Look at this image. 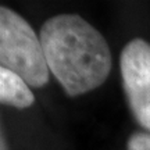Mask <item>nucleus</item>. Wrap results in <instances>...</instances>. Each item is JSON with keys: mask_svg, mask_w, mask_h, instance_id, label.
Instances as JSON below:
<instances>
[{"mask_svg": "<svg viewBox=\"0 0 150 150\" xmlns=\"http://www.w3.org/2000/svg\"><path fill=\"white\" fill-rule=\"evenodd\" d=\"M0 64L32 88L49 82V65L40 38L20 14L0 7Z\"/></svg>", "mask_w": 150, "mask_h": 150, "instance_id": "2", "label": "nucleus"}, {"mask_svg": "<svg viewBox=\"0 0 150 150\" xmlns=\"http://www.w3.org/2000/svg\"><path fill=\"white\" fill-rule=\"evenodd\" d=\"M120 71L129 110L150 134V43L129 40L120 54Z\"/></svg>", "mask_w": 150, "mask_h": 150, "instance_id": "3", "label": "nucleus"}, {"mask_svg": "<svg viewBox=\"0 0 150 150\" xmlns=\"http://www.w3.org/2000/svg\"><path fill=\"white\" fill-rule=\"evenodd\" d=\"M0 102L16 108H28L33 104L35 96L20 75L0 68Z\"/></svg>", "mask_w": 150, "mask_h": 150, "instance_id": "4", "label": "nucleus"}, {"mask_svg": "<svg viewBox=\"0 0 150 150\" xmlns=\"http://www.w3.org/2000/svg\"><path fill=\"white\" fill-rule=\"evenodd\" d=\"M1 150H8V149H7V145H6L4 135H1Z\"/></svg>", "mask_w": 150, "mask_h": 150, "instance_id": "6", "label": "nucleus"}, {"mask_svg": "<svg viewBox=\"0 0 150 150\" xmlns=\"http://www.w3.org/2000/svg\"><path fill=\"white\" fill-rule=\"evenodd\" d=\"M50 74L71 97L99 88L111 71V52L96 28L78 14L50 17L40 28Z\"/></svg>", "mask_w": 150, "mask_h": 150, "instance_id": "1", "label": "nucleus"}, {"mask_svg": "<svg viewBox=\"0 0 150 150\" xmlns=\"http://www.w3.org/2000/svg\"><path fill=\"white\" fill-rule=\"evenodd\" d=\"M127 150H150V134L134 132L128 138Z\"/></svg>", "mask_w": 150, "mask_h": 150, "instance_id": "5", "label": "nucleus"}]
</instances>
